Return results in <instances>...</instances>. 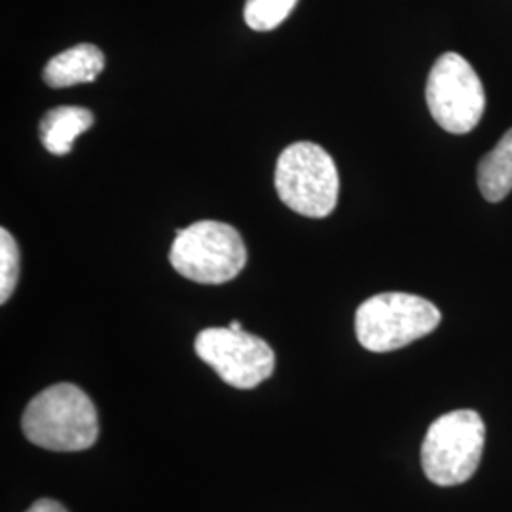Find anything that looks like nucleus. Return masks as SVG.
I'll use <instances>...</instances> for the list:
<instances>
[{"instance_id":"obj_1","label":"nucleus","mask_w":512,"mask_h":512,"mask_svg":"<svg viewBox=\"0 0 512 512\" xmlns=\"http://www.w3.org/2000/svg\"><path fill=\"white\" fill-rule=\"evenodd\" d=\"M21 429L29 442L52 452H82L99 437L92 399L73 384H55L27 404Z\"/></svg>"},{"instance_id":"obj_2","label":"nucleus","mask_w":512,"mask_h":512,"mask_svg":"<svg viewBox=\"0 0 512 512\" xmlns=\"http://www.w3.org/2000/svg\"><path fill=\"white\" fill-rule=\"evenodd\" d=\"M275 190L294 213L325 219L338 203V169L325 148L308 141L293 143L277 160Z\"/></svg>"},{"instance_id":"obj_3","label":"nucleus","mask_w":512,"mask_h":512,"mask_svg":"<svg viewBox=\"0 0 512 512\" xmlns=\"http://www.w3.org/2000/svg\"><path fill=\"white\" fill-rule=\"evenodd\" d=\"M439 308L416 294L382 293L365 300L355 313V332L363 348L387 353L406 348L440 325Z\"/></svg>"},{"instance_id":"obj_4","label":"nucleus","mask_w":512,"mask_h":512,"mask_svg":"<svg viewBox=\"0 0 512 512\" xmlns=\"http://www.w3.org/2000/svg\"><path fill=\"white\" fill-rule=\"evenodd\" d=\"M169 260L190 281L222 285L245 268L247 247L234 226L219 220H198L177 230Z\"/></svg>"},{"instance_id":"obj_5","label":"nucleus","mask_w":512,"mask_h":512,"mask_svg":"<svg viewBox=\"0 0 512 512\" xmlns=\"http://www.w3.org/2000/svg\"><path fill=\"white\" fill-rule=\"evenodd\" d=\"M486 440L484 420L475 410H454L433 421L421 444V467L437 486L471 480Z\"/></svg>"},{"instance_id":"obj_6","label":"nucleus","mask_w":512,"mask_h":512,"mask_svg":"<svg viewBox=\"0 0 512 512\" xmlns=\"http://www.w3.org/2000/svg\"><path fill=\"white\" fill-rule=\"evenodd\" d=\"M427 107L440 128L454 135L469 133L480 124L486 95L473 65L456 54L440 55L427 78Z\"/></svg>"},{"instance_id":"obj_7","label":"nucleus","mask_w":512,"mask_h":512,"mask_svg":"<svg viewBox=\"0 0 512 512\" xmlns=\"http://www.w3.org/2000/svg\"><path fill=\"white\" fill-rule=\"evenodd\" d=\"M196 355L236 389H253L266 382L275 368L274 349L262 338L230 327L205 329L196 336Z\"/></svg>"},{"instance_id":"obj_8","label":"nucleus","mask_w":512,"mask_h":512,"mask_svg":"<svg viewBox=\"0 0 512 512\" xmlns=\"http://www.w3.org/2000/svg\"><path fill=\"white\" fill-rule=\"evenodd\" d=\"M105 67V55L93 44H78L69 48L44 67L42 78L50 88H71L93 82Z\"/></svg>"},{"instance_id":"obj_9","label":"nucleus","mask_w":512,"mask_h":512,"mask_svg":"<svg viewBox=\"0 0 512 512\" xmlns=\"http://www.w3.org/2000/svg\"><path fill=\"white\" fill-rule=\"evenodd\" d=\"M92 110L84 107H57L48 110L40 122L38 135L44 148L54 156H65L73 150L76 137L92 128Z\"/></svg>"},{"instance_id":"obj_10","label":"nucleus","mask_w":512,"mask_h":512,"mask_svg":"<svg viewBox=\"0 0 512 512\" xmlns=\"http://www.w3.org/2000/svg\"><path fill=\"white\" fill-rule=\"evenodd\" d=\"M478 188L488 202L505 200L512 190V129L478 162Z\"/></svg>"},{"instance_id":"obj_11","label":"nucleus","mask_w":512,"mask_h":512,"mask_svg":"<svg viewBox=\"0 0 512 512\" xmlns=\"http://www.w3.org/2000/svg\"><path fill=\"white\" fill-rule=\"evenodd\" d=\"M298 0H247L245 2V23L253 31H274L291 16Z\"/></svg>"},{"instance_id":"obj_12","label":"nucleus","mask_w":512,"mask_h":512,"mask_svg":"<svg viewBox=\"0 0 512 512\" xmlns=\"http://www.w3.org/2000/svg\"><path fill=\"white\" fill-rule=\"evenodd\" d=\"M19 247L12 234L2 228L0 230V304H6L16 291L19 281Z\"/></svg>"},{"instance_id":"obj_13","label":"nucleus","mask_w":512,"mask_h":512,"mask_svg":"<svg viewBox=\"0 0 512 512\" xmlns=\"http://www.w3.org/2000/svg\"><path fill=\"white\" fill-rule=\"evenodd\" d=\"M25 512H69L59 501H55V499H48V497H44V499H38L35 501L29 509Z\"/></svg>"},{"instance_id":"obj_14","label":"nucleus","mask_w":512,"mask_h":512,"mask_svg":"<svg viewBox=\"0 0 512 512\" xmlns=\"http://www.w3.org/2000/svg\"><path fill=\"white\" fill-rule=\"evenodd\" d=\"M228 327H230L232 330H243V327H241V323H239V321H232Z\"/></svg>"}]
</instances>
